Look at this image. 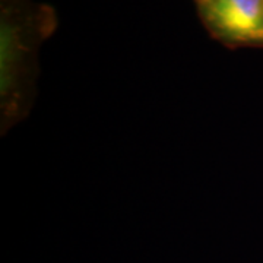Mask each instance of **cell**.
<instances>
[{"label":"cell","mask_w":263,"mask_h":263,"mask_svg":"<svg viewBox=\"0 0 263 263\" xmlns=\"http://www.w3.org/2000/svg\"><path fill=\"white\" fill-rule=\"evenodd\" d=\"M216 37L230 44L263 46V0H202Z\"/></svg>","instance_id":"6da1fadb"}]
</instances>
